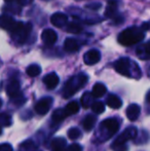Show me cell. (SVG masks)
<instances>
[{
    "label": "cell",
    "mask_w": 150,
    "mask_h": 151,
    "mask_svg": "<svg viewBox=\"0 0 150 151\" xmlns=\"http://www.w3.org/2000/svg\"><path fill=\"white\" fill-rule=\"evenodd\" d=\"M114 69L116 72L126 77L133 78H140L141 77V70L137 63L133 62L128 58H121L114 63Z\"/></svg>",
    "instance_id": "obj_1"
},
{
    "label": "cell",
    "mask_w": 150,
    "mask_h": 151,
    "mask_svg": "<svg viewBox=\"0 0 150 151\" xmlns=\"http://www.w3.org/2000/svg\"><path fill=\"white\" fill-rule=\"evenodd\" d=\"M145 37V32L139 27H128L121 31L118 35V41L120 44L126 46H131L139 43Z\"/></svg>",
    "instance_id": "obj_2"
},
{
    "label": "cell",
    "mask_w": 150,
    "mask_h": 151,
    "mask_svg": "<svg viewBox=\"0 0 150 151\" xmlns=\"http://www.w3.org/2000/svg\"><path fill=\"white\" fill-rule=\"evenodd\" d=\"M88 75L83 73H80L78 75H74L66 82L64 88H63V97L64 98H70L77 93L79 90H81L85 83L88 82Z\"/></svg>",
    "instance_id": "obj_3"
},
{
    "label": "cell",
    "mask_w": 150,
    "mask_h": 151,
    "mask_svg": "<svg viewBox=\"0 0 150 151\" xmlns=\"http://www.w3.org/2000/svg\"><path fill=\"white\" fill-rule=\"evenodd\" d=\"M31 31H32V25L30 23L25 24L23 22H17L16 27L10 31L11 39L17 44H24L30 36Z\"/></svg>",
    "instance_id": "obj_4"
},
{
    "label": "cell",
    "mask_w": 150,
    "mask_h": 151,
    "mask_svg": "<svg viewBox=\"0 0 150 151\" xmlns=\"http://www.w3.org/2000/svg\"><path fill=\"white\" fill-rule=\"evenodd\" d=\"M100 127L106 134V139H107V138L113 136L118 131L119 125H118V121L115 118H107V119L102 121Z\"/></svg>",
    "instance_id": "obj_5"
},
{
    "label": "cell",
    "mask_w": 150,
    "mask_h": 151,
    "mask_svg": "<svg viewBox=\"0 0 150 151\" xmlns=\"http://www.w3.org/2000/svg\"><path fill=\"white\" fill-rule=\"evenodd\" d=\"M137 133H138V129H137V127H128V129H124V131L122 132V134H120V135L118 136V138L115 140V141H114V143H115V144H121V145H126V143L128 141L135 139V138L137 137V135H138Z\"/></svg>",
    "instance_id": "obj_6"
},
{
    "label": "cell",
    "mask_w": 150,
    "mask_h": 151,
    "mask_svg": "<svg viewBox=\"0 0 150 151\" xmlns=\"http://www.w3.org/2000/svg\"><path fill=\"white\" fill-rule=\"evenodd\" d=\"M52 104V99L50 97H45L40 99L35 105V111L39 115H45L50 109Z\"/></svg>",
    "instance_id": "obj_7"
},
{
    "label": "cell",
    "mask_w": 150,
    "mask_h": 151,
    "mask_svg": "<svg viewBox=\"0 0 150 151\" xmlns=\"http://www.w3.org/2000/svg\"><path fill=\"white\" fill-rule=\"evenodd\" d=\"M6 93L12 100L22 96V93H21V84L18 79H11L8 82L7 86H6Z\"/></svg>",
    "instance_id": "obj_8"
},
{
    "label": "cell",
    "mask_w": 150,
    "mask_h": 151,
    "mask_svg": "<svg viewBox=\"0 0 150 151\" xmlns=\"http://www.w3.org/2000/svg\"><path fill=\"white\" fill-rule=\"evenodd\" d=\"M41 39L44 42V44L50 46V45H54L57 42L58 35H57L56 31H54L52 29H45L41 33Z\"/></svg>",
    "instance_id": "obj_9"
},
{
    "label": "cell",
    "mask_w": 150,
    "mask_h": 151,
    "mask_svg": "<svg viewBox=\"0 0 150 151\" xmlns=\"http://www.w3.org/2000/svg\"><path fill=\"white\" fill-rule=\"evenodd\" d=\"M50 23L57 28H63L68 24V17L62 12H56L50 17Z\"/></svg>",
    "instance_id": "obj_10"
},
{
    "label": "cell",
    "mask_w": 150,
    "mask_h": 151,
    "mask_svg": "<svg viewBox=\"0 0 150 151\" xmlns=\"http://www.w3.org/2000/svg\"><path fill=\"white\" fill-rule=\"evenodd\" d=\"M101 60V54L97 50H90L86 52L83 56V61L86 65H95Z\"/></svg>",
    "instance_id": "obj_11"
},
{
    "label": "cell",
    "mask_w": 150,
    "mask_h": 151,
    "mask_svg": "<svg viewBox=\"0 0 150 151\" xmlns=\"http://www.w3.org/2000/svg\"><path fill=\"white\" fill-rule=\"evenodd\" d=\"M16 25L17 22L12 17L8 16V14H1L0 16V28L1 29L10 32L16 27Z\"/></svg>",
    "instance_id": "obj_12"
},
{
    "label": "cell",
    "mask_w": 150,
    "mask_h": 151,
    "mask_svg": "<svg viewBox=\"0 0 150 151\" xmlns=\"http://www.w3.org/2000/svg\"><path fill=\"white\" fill-rule=\"evenodd\" d=\"M59 81H60V78H59V76L57 75L55 72L48 73L47 75H45L43 78V83L45 84V86L48 90H54V88H56L57 86L59 84Z\"/></svg>",
    "instance_id": "obj_13"
},
{
    "label": "cell",
    "mask_w": 150,
    "mask_h": 151,
    "mask_svg": "<svg viewBox=\"0 0 150 151\" xmlns=\"http://www.w3.org/2000/svg\"><path fill=\"white\" fill-rule=\"evenodd\" d=\"M136 54L141 60H150V41L139 46Z\"/></svg>",
    "instance_id": "obj_14"
},
{
    "label": "cell",
    "mask_w": 150,
    "mask_h": 151,
    "mask_svg": "<svg viewBox=\"0 0 150 151\" xmlns=\"http://www.w3.org/2000/svg\"><path fill=\"white\" fill-rule=\"evenodd\" d=\"M140 106L137 105V104H131L126 109V116L131 121H135L140 115Z\"/></svg>",
    "instance_id": "obj_15"
},
{
    "label": "cell",
    "mask_w": 150,
    "mask_h": 151,
    "mask_svg": "<svg viewBox=\"0 0 150 151\" xmlns=\"http://www.w3.org/2000/svg\"><path fill=\"white\" fill-rule=\"evenodd\" d=\"M106 18H116L117 17V2L115 0H109L105 9Z\"/></svg>",
    "instance_id": "obj_16"
},
{
    "label": "cell",
    "mask_w": 150,
    "mask_h": 151,
    "mask_svg": "<svg viewBox=\"0 0 150 151\" xmlns=\"http://www.w3.org/2000/svg\"><path fill=\"white\" fill-rule=\"evenodd\" d=\"M64 50L68 52H76L79 50V43L74 38H67L64 42Z\"/></svg>",
    "instance_id": "obj_17"
},
{
    "label": "cell",
    "mask_w": 150,
    "mask_h": 151,
    "mask_svg": "<svg viewBox=\"0 0 150 151\" xmlns=\"http://www.w3.org/2000/svg\"><path fill=\"white\" fill-rule=\"evenodd\" d=\"M106 103L109 107L113 108V109H118V108H120L122 105V102H121V100H120V98H118L117 96H115V95L108 96V98H107V100H106Z\"/></svg>",
    "instance_id": "obj_18"
},
{
    "label": "cell",
    "mask_w": 150,
    "mask_h": 151,
    "mask_svg": "<svg viewBox=\"0 0 150 151\" xmlns=\"http://www.w3.org/2000/svg\"><path fill=\"white\" fill-rule=\"evenodd\" d=\"M96 120H97L96 116L92 115V114H88V115H86L85 118L82 120V127H83V129H85V131H88V132L92 131V129H94Z\"/></svg>",
    "instance_id": "obj_19"
},
{
    "label": "cell",
    "mask_w": 150,
    "mask_h": 151,
    "mask_svg": "<svg viewBox=\"0 0 150 151\" xmlns=\"http://www.w3.org/2000/svg\"><path fill=\"white\" fill-rule=\"evenodd\" d=\"M106 93H107V88L103 83H96L92 91V95L94 98H101Z\"/></svg>",
    "instance_id": "obj_20"
},
{
    "label": "cell",
    "mask_w": 150,
    "mask_h": 151,
    "mask_svg": "<svg viewBox=\"0 0 150 151\" xmlns=\"http://www.w3.org/2000/svg\"><path fill=\"white\" fill-rule=\"evenodd\" d=\"M64 111H65V114H66L67 116L74 115V114H76L78 111H79V104L75 101L70 102V103L66 105Z\"/></svg>",
    "instance_id": "obj_21"
},
{
    "label": "cell",
    "mask_w": 150,
    "mask_h": 151,
    "mask_svg": "<svg viewBox=\"0 0 150 151\" xmlns=\"http://www.w3.org/2000/svg\"><path fill=\"white\" fill-rule=\"evenodd\" d=\"M52 151H64L66 148V141L63 138H56L52 142Z\"/></svg>",
    "instance_id": "obj_22"
},
{
    "label": "cell",
    "mask_w": 150,
    "mask_h": 151,
    "mask_svg": "<svg viewBox=\"0 0 150 151\" xmlns=\"http://www.w3.org/2000/svg\"><path fill=\"white\" fill-rule=\"evenodd\" d=\"M93 100H94V97H93L92 93L85 91L81 97V105L83 106L84 108L90 107V106L93 105Z\"/></svg>",
    "instance_id": "obj_23"
},
{
    "label": "cell",
    "mask_w": 150,
    "mask_h": 151,
    "mask_svg": "<svg viewBox=\"0 0 150 151\" xmlns=\"http://www.w3.org/2000/svg\"><path fill=\"white\" fill-rule=\"evenodd\" d=\"M26 72L30 77H36V76H38L41 73V68L37 64H32V65H30L27 68Z\"/></svg>",
    "instance_id": "obj_24"
},
{
    "label": "cell",
    "mask_w": 150,
    "mask_h": 151,
    "mask_svg": "<svg viewBox=\"0 0 150 151\" xmlns=\"http://www.w3.org/2000/svg\"><path fill=\"white\" fill-rule=\"evenodd\" d=\"M52 121H54L55 123H58V122H61V121H63L65 119V118L67 117V115L65 114V111L64 109H57L54 111V113H52Z\"/></svg>",
    "instance_id": "obj_25"
},
{
    "label": "cell",
    "mask_w": 150,
    "mask_h": 151,
    "mask_svg": "<svg viewBox=\"0 0 150 151\" xmlns=\"http://www.w3.org/2000/svg\"><path fill=\"white\" fill-rule=\"evenodd\" d=\"M12 123L11 116L7 113L0 114V127H10Z\"/></svg>",
    "instance_id": "obj_26"
},
{
    "label": "cell",
    "mask_w": 150,
    "mask_h": 151,
    "mask_svg": "<svg viewBox=\"0 0 150 151\" xmlns=\"http://www.w3.org/2000/svg\"><path fill=\"white\" fill-rule=\"evenodd\" d=\"M66 30H67V32H70V33L77 34L82 31V27H81V25H79L78 23L73 22V23H69Z\"/></svg>",
    "instance_id": "obj_27"
},
{
    "label": "cell",
    "mask_w": 150,
    "mask_h": 151,
    "mask_svg": "<svg viewBox=\"0 0 150 151\" xmlns=\"http://www.w3.org/2000/svg\"><path fill=\"white\" fill-rule=\"evenodd\" d=\"M90 107H92V110L96 114H101L105 111V105L102 102H95Z\"/></svg>",
    "instance_id": "obj_28"
},
{
    "label": "cell",
    "mask_w": 150,
    "mask_h": 151,
    "mask_svg": "<svg viewBox=\"0 0 150 151\" xmlns=\"http://www.w3.org/2000/svg\"><path fill=\"white\" fill-rule=\"evenodd\" d=\"M68 137L71 140H77L80 137V131L77 127H72L68 131Z\"/></svg>",
    "instance_id": "obj_29"
},
{
    "label": "cell",
    "mask_w": 150,
    "mask_h": 151,
    "mask_svg": "<svg viewBox=\"0 0 150 151\" xmlns=\"http://www.w3.org/2000/svg\"><path fill=\"white\" fill-rule=\"evenodd\" d=\"M112 149L113 151H128V146L121 145V144H112Z\"/></svg>",
    "instance_id": "obj_30"
},
{
    "label": "cell",
    "mask_w": 150,
    "mask_h": 151,
    "mask_svg": "<svg viewBox=\"0 0 150 151\" xmlns=\"http://www.w3.org/2000/svg\"><path fill=\"white\" fill-rule=\"evenodd\" d=\"M0 151H12V147L8 143L0 144Z\"/></svg>",
    "instance_id": "obj_31"
},
{
    "label": "cell",
    "mask_w": 150,
    "mask_h": 151,
    "mask_svg": "<svg viewBox=\"0 0 150 151\" xmlns=\"http://www.w3.org/2000/svg\"><path fill=\"white\" fill-rule=\"evenodd\" d=\"M68 151H82V147L79 145V144H72V145L69 146Z\"/></svg>",
    "instance_id": "obj_32"
},
{
    "label": "cell",
    "mask_w": 150,
    "mask_h": 151,
    "mask_svg": "<svg viewBox=\"0 0 150 151\" xmlns=\"http://www.w3.org/2000/svg\"><path fill=\"white\" fill-rule=\"evenodd\" d=\"M33 2V0H17V3L21 6H25V5H29Z\"/></svg>",
    "instance_id": "obj_33"
},
{
    "label": "cell",
    "mask_w": 150,
    "mask_h": 151,
    "mask_svg": "<svg viewBox=\"0 0 150 151\" xmlns=\"http://www.w3.org/2000/svg\"><path fill=\"white\" fill-rule=\"evenodd\" d=\"M101 6L100 3H90V4H88L86 7L90 8V9H99Z\"/></svg>",
    "instance_id": "obj_34"
},
{
    "label": "cell",
    "mask_w": 150,
    "mask_h": 151,
    "mask_svg": "<svg viewBox=\"0 0 150 151\" xmlns=\"http://www.w3.org/2000/svg\"><path fill=\"white\" fill-rule=\"evenodd\" d=\"M141 29H142L143 31L149 30V29H150V21H149V22H147V23H144V24L142 25V27H141Z\"/></svg>",
    "instance_id": "obj_35"
},
{
    "label": "cell",
    "mask_w": 150,
    "mask_h": 151,
    "mask_svg": "<svg viewBox=\"0 0 150 151\" xmlns=\"http://www.w3.org/2000/svg\"><path fill=\"white\" fill-rule=\"evenodd\" d=\"M146 102L148 104H150V91L147 93V95H146Z\"/></svg>",
    "instance_id": "obj_36"
},
{
    "label": "cell",
    "mask_w": 150,
    "mask_h": 151,
    "mask_svg": "<svg viewBox=\"0 0 150 151\" xmlns=\"http://www.w3.org/2000/svg\"><path fill=\"white\" fill-rule=\"evenodd\" d=\"M1 106H2V100L0 99V108H1Z\"/></svg>",
    "instance_id": "obj_37"
},
{
    "label": "cell",
    "mask_w": 150,
    "mask_h": 151,
    "mask_svg": "<svg viewBox=\"0 0 150 151\" xmlns=\"http://www.w3.org/2000/svg\"><path fill=\"white\" fill-rule=\"evenodd\" d=\"M1 134H2V127H0V135H1Z\"/></svg>",
    "instance_id": "obj_38"
},
{
    "label": "cell",
    "mask_w": 150,
    "mask_h": 151,
    "mask_svg": "<svg viewBox=\"0 0 150 151\" xmlns=\"http://www.w3.org/2000/svg\"><path fill=\"white\" fill-rule=\"evenodd\" d=\"M148 75L150 76V67L148 68Z\"/></svg>",
    "instance_id": "obj_39"
},
{
    "label": "cell",
    "mask_w": 150,
    "mask_h": 151,
    "mask_svg": "<svg viewBox=\"0 0 150 151\" xmlns=\"http://www.w3.org/2000/svg\"><path fill=\"white\" fill-rule=\"evenodd\" d=\"M6 2H11V1H14V0H5Z\"/></svg>",
    "instance_id": "obj_40"
}]
</instances>
